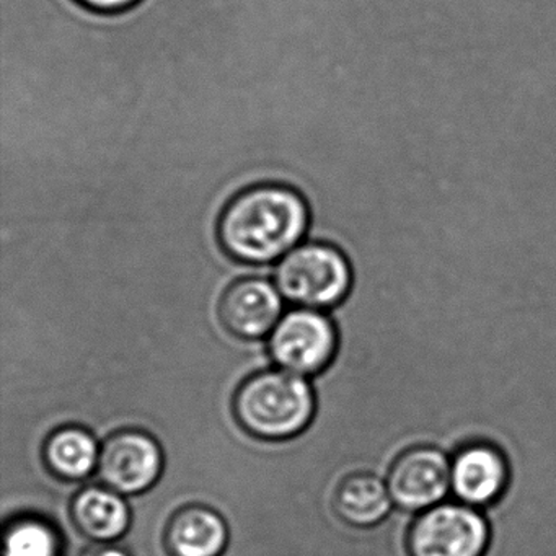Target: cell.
I'll return each mask as SVG.
<instances>
[{
    "label": "cell",
    "instance_id": "cell-1",
    "mask_svg": "<svg viewBox=\"0 0 556 556\" xmlns=\"http://www.w3.org/2000/svg\"><path fill=\"white\" fill-rule=\"evenodd\" d=\"M308 223L307 203L298 191L285 185H255L226 204L217 223V240L233 262L268 265L301 245Z\"/></svg>",
    "mask_w": 556,
    "mask_h": 556
},
{
    "label": "cell",
    "instance_id": "cell-2",
    "mask_svg": "<svg viewBox=\"0 0 556 556\" xmlns=\"http://www.w3.org/2000/svg\"><path fill=\"white\" fill-rule=\"evenodd\" d=\"M315 408V392L307 377L279 367L247 377L232 400L237 425L260 441L295 438L311 425Z\"/></svg>",
    "mask_w": 556,
    "mask_h": 556
},
{
    "label": "cell",
    "instance_id": "cell-3",
    "mask_svg": "<svg viewBox=\"0 0 556 556\" xmlns=\"http://www.w3.org/2000/svg\"><path fill=\"white\" fill-rule=\"evenodd\" d=\"M275 285L282 298L299 308L325 311L344 301L353 285V269L338 247L301 243L279 260Z\"/></svg>",
    "mask_w": 556,
    "mask_h": 556
},
{
    "label": "cell",
    "instance_id": "cell-4",
    "mask_svg": "<svg viewBox=\"0 0 556 556\" xmlns=\"http://www.w3.org/2000/svg\"><path fill=\"white\" fill-rule=\"evenodd\" d=\"M338 350V331L321 311L295 308L282 315L268 337V353L279 369L302 377L327 369Z\"/></svg>",
    "mask_w": 556,
    "mask_h": 556
},
{
    "label": "cell",
    "instance_id": "cell-5",
    "mask_svg": "<svg viewBox=\"0 0 556 556\" xmlns=\"http://www.w3.org/2000/svg\"><path fill=\"white\" fill-rule=\"evenodd\" d=\"M490 526L467 504H438L419 514L408 532L409 556H484Z\"/></svg>",
    "mask_w": 556,
    "mask_h": 556
},
{
    "label": "cell",
    "instance_id": "cell-6",
    "mask_svg": "<svg viewBox=\"0 0 556 556\" xmlns=\"http://www.w3.org/2000/svg\"><path fill=\"white\" fill-rule=\"evenodd\" d=\"M164 470V451L154 435L142 429H119L100 447L99 473L105 486L123 496L151 490Z\"/></svg>",
    "mask_w": 556,
    "mask_h": 556
},
{
    "label": "cell",
    "instance_id": "cell-7",
    "mask_svg": "<svg viewBox=\"0 0 556 556\" xmlns=\"http://www.w3.org/2000/svg\"><path fill=\"white\" fill-rule=\"evenodd\" d=\"M452 462L429 445L403 452L390 467L387 488L393 504L405 510L438 506L452 490Z\"/></svg>",
    "mask_w": 556,
    "mask_h": 556
},
{
    "label": "cell",
    "instance_id": "cell-8",
    "mask_svg": "<svg viewBox=\"0 0 556 556\" xmlns=\"http://www.w3.org/2000/svg\"><path fill=\"white\" fill-rule=\"evenodd\" d=\"M285 298L275 282L265 278L233 281L220 295V325L237 340L258 341L269 337L282 318Z\"/></svg>",
    "mask_w": 556,
    "mask_h": 556
},
{
    "label": "cell",
    "instance_id": "cell-9",
    "mask_svg": "<svg viewBox=\"0 0 556 556\" xmlns=\"http://www.w3.org/2000/svg\"><path fill=\"white\" fill-rule=\"evenodd\" d=\"M452 491L462 504L484 507L496 503L509 483V465L488 442L465 445L452 460Z\"/></svg>",
    "mask_w": 556,
    "mask_h": 556
},
{
    "label": "cell",
    "instance_id": "cell-10",
    "mask_svg": "<svg viewBox=\"0 0 556 556\" xmlns=\"http://www.w3.org/2000/svg\"><path fill=\"white\" fill-rule=\"evenodd\" d=\"M164 543L172 556H220L229 543V526L213 507L188 504L172 514Z\"/></svg>",
    "mask_w": 556,
    "mask_h": 556
},
{
    "label": "cell",
    "instance_id": "cell-11",
    "mask_svg": "<svg viewBox=\"0 0 556 556\" xmlns=\"http://www.w3.org/2000/svg\"><path fill=\"white\" fill-rule=\"evenodd\" d=\"M76 529L96 543H113L131 527V507L123 494L105 484L84 486L71 501Z\"/></svg>",
    "mask_w": 556,
    "mask_h": 556
},
{
    "label": "cell",
    "instance_id": "cell-12",
    "mask_svg": "<svg viewBox=\"0 0 556 556\" xmlns=\"http://www.w3.org/2000/svg\"><path fill=\"white\" fill-rule=\"evenodd\" d=\"M100 447L89 429L63 426L54 429L43 445V462L61 481L86 480L99 467Z\"/></svg>",
    "mask_w": 556,
    "mask_h": 556
},
{
    "label": "cell",
    "instance_id": "cell-13",
    "mask_svg": "<svg viewBox=\"0 0 556 556\" xmlns=\"http://www.w3.org/2000/svg\"><path fill=\"white\" fill-rule=\"evenodd\" d=\"M389 488L376 475L359 471L348 475L333 493V509L348 526H377L392 509Z\"/></svg>",
    "mask_w": 556,
    "mask_h": 556
},
{
    "label": "cell",
    "instance_id": "cell-14",
    "mask_svg": "<svg viewBox=\"0 0 556 556\" xmlns=\"http://www.w3.org/2000/svg\"><path fill=\"white\" fill-rule=\"evenodd\" d=\"M60 532L50 520L17 517L4 530V556H60Z\"/></svg>",
    "mask_w": 556,
    "mask_h": 556
},
{
    "label": "cell",
    "instance_id": "cell-15",
    "mask_svg": "<svg viewBox=\"0 0 556 556\" xmlns=\"http://www.w3.org/2000/svg\"><path fill=\"white\" fill-rule=\"evenodd\" d=\"M84 8L100 14H115L138 4L139 0H77Z\"/></svg>",
    "mask_w": 556,
    "mask_h": 556
},
{
    "label": "cell",
    "instance_id": "cell-16",
    "mask_svg": "<svg viewBox=\"0 0 556 556\" xmlns=\"http://www.w3.org/2000/svg\"><path fill=\"white\" fill-rule=\"evenodd\" d=\"M80 556H129L128 552L113 545V543H96V545L87 548Z\"/></svg>",
    "mask_w": 556,
    "mask_h": 556
}]
</instances>
